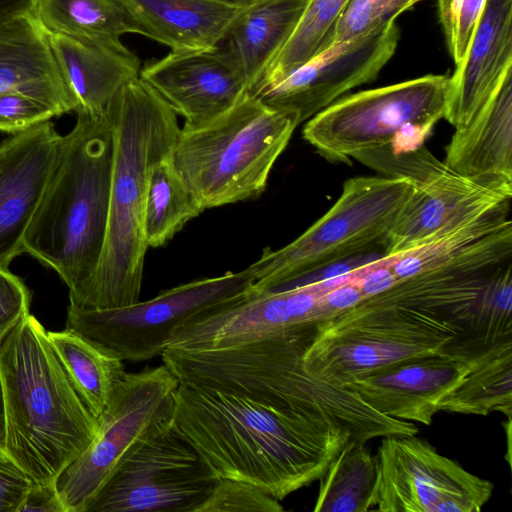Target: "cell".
Segmentation results:
<instances>
[{
	"mask_svg": "<svg viewBox=\"0 0 512 512\" xmlns=\"http://www.w3.org/2000/svg\"><path fill=\"white\" fill-rule=\"evenodd\" d=\"M172 426L219 478L248 482L278 501L319 480L350 439L327 420L181 384Z\"/></svg>",
	"mask_w": 512,
	"mask_h": 512,
	"instance_id": "1",
	"label": "cell"
},
{
	"mask_svg": "<svg viewBox=\"0 0 512 512\" xmlns=\"http://www.w3.org/2000/svg\"><path fill=\"white\" fill-rule=\"evenodd\" d=\"M512 73V0H486L461 62L449 76L444 118L467 126Z\"/></svg>",
	"mask_w": 512,
	"mask_h": 512,
	"instance_id": "18",
	"label": "cell"
},
{
	"mask_svg": "<svg viewBox=\"0 0 512 512\" xmlns=\"http://www.w3.org/2000/svg\"><path fill=\"white\" fill-rule=\"evenodd\" d=\"M510 203L387 257L398 280L439 270L481 272L511 260Z\"/></svg>",
	"mask_w": 512,
	"mask_h": 512,
	"instance_id": "19",
	"label": "cell"
},
{
	"mask_svg": "<svg viewBox=\"0 0 512 512\" xmlns=\"http://www.w3.org/2000/svg\"><path fill=\"white\" fill-rule=\"evenodd\" d=\"M113 131V166L105 244L79 304L105 310L139 301L145 254L144 214L152 167L170 154L177 114L140 77L124 85L106 109Z\"/></svg>",
	"mask_w": 512,
	"mask_h": 512,
	"instance_id": "2",
	"label": "cell"
},
{
	"mask_svg": "<svg viewBox=\"0 0 512 512\" xmlns=\"http://www.w3.org/2000/svg\"><path fill=\"white\" fill-rule=\"evenodd\" d=\"M363 300L364 297L352 275L346 282L321 295L318 309L320 321L351 309Z\"/></svg>",
	"mask_w": 512,
	"mask_h": 512,
	"instance_id": "39",
	"label": "cell"
},
{
	"mask_svg": "<svg viewBox=\"0 0 512 512\" xmlns=\"http://www.w3.org/2000/svg\"><path fill=\"white\" fill-rule=\"evenodd\" d=\"M254 282L244 269L178 285L125 307L81 310L69 306L66 329L123 361L142 362L161 355L182 326L243 299Z\"/></svg>",
	"mask_w": 512,
	"mask_h": 512,
	"instance_id": "9",
	"label": "cell"
},
{
	"mask_svg": "<svg viewBox=\"0 0 512 512\" xmlns=\"http://www.w3.org/2000/svg\"><path fill=\"white\" fill-rule=\"evenodd\" d=\"M67 512L55 486L49 484L32 483L18 512Z\"/></svg>",
	"mask_w": 512,
	"mask_h": 512,
	"instance_id": "40",
	"label": "cell"
},
{
	"mask_svg": "<svg viewBox=\"0 0 512 512\" xmlns=\"http://www.w3.org/2000/svg\"><path fill=\"white\" fill-rule=\"evenodd\" d=\"M421 1L351 0L336 25L331 45L360 37L393 22L401 13Z\"/></svg>",
	"mask_w": 512,
	"mask_h": 512,
	"instance_id": "33",
	"label": "cell"
},
{
	"mask_svg": "<svg viewBox=\"0 0 512 512\" xmlns=\"http://www.w3.org/2000/svg\"><path fill=\"white\" fill-rule=\"evenodd\" d=\"M142 36L172 52L210 51L226 39L247 0H121Z\"/></svg>",
	"mask_w": 512,
	"mask_h": 512,
	"instance_id": "20",
	"label": "cell"
},
{
	"mask_svg": "<svg viewBox=\"0 0 512 512\" xmlns=\"http://www.w3.org/2000/svg\"><path fill=\"white\" fill-rule=\"evenodd\" d=\"M5 443H6L5 407H4L3 384H2V378H1V373H0V444L3 447H5Z\"/></svg>",
	"mask_w": 512,
	"mask_h": 512,
	"instance_id": "42",
	"label": "cell"
},
{
	"mask_svg": "<svg viewBox=\"0 0 512 512\" xmlns=\"http://www.w3.org/2000/svg\"><path fill=\"white\" fill-rule=\"evenodd\" d=\"M349 439L319 478L315 512H367L377 499L378 469L375 456Z\"/></svg>",
	"mask_w": 512,
	"mask_h": 512,
	"instance_id": "29",
	"label": "cell"
},
{
	"mask_svg": "<svg viewBox=\"0 0 512 512\" xmlns=\"http://www.w3.org/2000/svg\"><path fill=\"white\" fill-rule=\"evenodd\" d=\"M219 479L171 424L136 443L83 512H196Z\"/></svg>",
	"mask_w": 512,
	"mask_h": 512,
	"instance_id": "11",
	"label": "cell"
},
{
	"mask_svg": "<svg viewBox=\"0 0 512 512\" xmlns=\"http://www.w3.org/2000/svg\"><path fill=\"white\" fill-rule=\"evenodd\" d=\"M471 366L460 386L441 403L440 411L487 416L512 414V340L470 355Z\"/></svg>",
	"mask_w": 512,
	"mask_h": 512,
	"instance_id": "28",
	"label": "cell"
},
{
	"mask_svg": "<svg viewBox=\"0 0 512 512\" xmlns=\"http://www.w3.org/2000/svg\"><path fill=\"white\" fill-rule=\"evenodd\" d=\"M139 77L186 127L203 125L229 110L246 92L240 66L221 44L210 51L172 52L142 64Z\"/></svg>",
	"mask_w": 512,
	"mask_h": 512,
	"instance_id": "14",
	"label": "cell"
},
{
	"mask_svg": "<svg viewBox=\"0 0 512 512\" xmlns=\"http://www.w3.org/2000/svg\"><path fill=\"white\" fill-rule=\"evenodd\" d=\"M400 31L395 21L336 43L283 79L249 92L264 104L294 114L299 123L349 90L370 83L393 57Z\"/></svg>",
	"mask_w": 512,
	"mask_h": 512,
	"instance_id": "13",
	"label": "cell"
},
{
	"mask_svg": "<svg viewBox=\"0 0 512 512\" xmlns=\"http://www.w3.org/2000/svg\"><path fill=\"white\" fill-rule=\"evenodd\" d=\"M49 41L76 114H104L120 89L140 75V58L122 41L100 44L53 33Z\"/></svg>",
	"mask_w": 512,
	"mask_h": 512,
	"instance_id": "21",
	"label": "cell"
},
{
	"mask_svg": "<svg viewBox=\"0 0 512 512\" xmlns=\"http://www.w3.org/2000/svg\"><path fill=\"white\" fill-rule=\"evenodd\" d=\"M407 180L358 176L345 181L333 206L304 233L278 249H264L246 269L255 291L284 290L327 266L382 248L414 192Z\"/></svg>",
	"mask_w": 512,
	"mask_h": 512,
	"instance_id": "7",
	"label": "cell"
},
{
	"mask_svg": "<svg viewBox=\"0 0 512 512\" xmlns=\"http://www.w3.org/2000/svg\"><path fill=\"white\" fill-rule=\"evenodd\" d=\"M113 131L107 112L79 113L23 239V252L58 273L77 306L100 263L109 216Z\"/></svg>",
	"mask_w": 512,
	"mask_h": 512,
	"instance_id": "3",
	"label": "cell"
},
{
	"mask_svg": "<svg viewBox=\"0 0 512 512\" xmlns=\"http://www.w3.org/2000/svg\"><path fill=\"white\" fill-rule=\"evenodd\" d=\"M280 502L245 481L220 478L196 512H283Z\"/></svg>",
	"mask_w": 512,
	"mask_h": 512,
	"instance_id": "34",
	"label": "cell"
},
{
	"mask_svg": "<svg viewBox=\"0 0 512 512\" xmlns=\"http://www.w3.org/2000/svg\"><path fill=\"white\" fill-rule=\"evenodd\" d=\"M309 0H247L222 45L243 71L248 91L282 49Z\"/></svg>",
	"mask_w": 512,
	"mask_h": 512,
	"instance_id": "24",
	"label": "cell"
},
{
	"mask_svg": "<svg viewBox=\"0 0 512 512\" xmlns=\"http://www.w3.org/2000/svg\"><path fill=\"white\" fill-rule=\"evenodd\" d=\"M352 158L379 172L383 177L407 180L414 188L449 170L443 161L437 159L422 144L411 148H397L388 144L357 152Z\"/></svg>",
	"mask_w": 512,
	"mask_h": 512,
	"instance_id": "32",
	"label": "cell"
},
{
	"mask_svg": "<svg viewBox=\"0 0 512 512\" xmlns=\"http://www.w3.org/2000/svg\"><path fill=\"white\" fill-rule=\"evenodd\" d=\"M486 0H437L447 49L455 66L464 57L481 18Z\"/></svg>",
	"mask_w": 512,
	"mask_h": 512,
	"instance_id": "35",
	"label": "cell"
},
{
	"mask_svg": "<svg viewBox=\"0 0 512 512\" xmlns=\"http://www.w3.org/2000/svg\"><path fill=\"white\" fill-rule=\"evenodd\" d=\"M21 92L50 104L61 114L75 101L56 63L49 33L34 12L0 26V93Z\"/></svg>",
	"mask_w": 512,
	"mask_h": 512,
	"instance_id": "22",
	"label": "cell"
},
{
	"mask_svg": "<svg viewBox=\"0 0 512 512\" xmlns=\"http://www.w3.org/2000/svg\"><path fill=\"white\" fill-rule=\"evenodd\" d=\"M178 386L164 364L126 373L98 419L94 439L55 480L67 512H83L136 443L172 424Z\"/></svg>",
	"mask_w": 512,
	"mask_h": 512,
	"instance_id": "10",
	"label": "cell"
},
{
	"mask_svg": "<svg viewBox=\"0 0 512 512\" xmlns=\"http://www.w3.org/2000/svg\"><path fill=\"white\" fill-rule=\"evenodd\" d=\"M449 76L428 74L360 91L333 102L303 128L325 159L350 162L357 152L394 144L416 147L444 118Z\"/></svg>",
	"mask_w": 512,
	"mask_h": 512,
	"instance_id": "8",
	"label": "cell"
},
{
	"mask_svg": "<svg viewBox=\"0 0 512 512\" xmlns=\"http://www.w3.org/2000/svg\"><path fill=\"white\" fill-rule=\"evenodd\" d=\"M5 448L34 483L55 482L94 439L91 413L30 313L0 347Z\"/></svg>",
	"mask_w": 512,
	"mask_h": 512,
	"instance_id": "4",
	"label": "cell"
},
{
	"mask_svg": "<svg viewBox=\"0 0 512 512\" xmlns=\"http://www.w3.org/2000/svg\"><path fill=\"white\" fill-rule=\"evenodd\" d=\"M375 459L378 511L479 512L493 493L491 481L416 435L382 437Z\"/></svg>",
	"mask_w": 512,
	"mask_h": 512,
	"instance_id": "12",
	"label": "cell"
},
{
	"mask_svg": "<svg viewBox=\"0 0 512 512\" xmlns=\"http://www.w3.org/2000/svg\"><path fill=\"white\" fill-rule=\"evenodd\" d=\"M62 136L50 121L0 144V268L23 253V239L56 165Z\"/></svg>",
	"mask_w": 512,
	"mask_h": 512,
	"instance_id": "16",
	"label": "cell"
},
{
	"mask_svg": "<svg viewBox=\"0 0 512 512\" xmlns=\"http://www.w3.org/2000/svg\"><path fill=\"white\" fill-rule=\"evenodd\" d=\"M204 207L176 170L171 153L151 170L144 214V235L149 247L166 245Z\"/></svg>",
	"mask_w": 512,
	"mask_h": 512,
	"instance_id": "30",
	"label": "cell"
},
{
	"mask_svg": "<svg viewBox=\"0 0 512 512\" xmlns=\"http://www.w3.org/2000/svg\"><path fill=\"white\" fill-rule=\"evenodd\" d=\"M465 330L436 314L397 305H358L316 323L302 357L309 373L347 384L413 360L449 354Z\"/></svg>",
	"mask_w": 512,
	"mask_h": 512,
	"instance_id": "6",
	"label": "cell"
},
{
	"mask_svg": "<svg viewBox=\"0 0 512 512\" xmlns=\"http://www.w3.org/2000/svg\"><path fill=\"white\" fill-rule=\"evenodd\" d=\"M33 481L0 444V512H18Z\"/></svg>",
	"mask_w": 512,
	"mask_h": 512,
	"instance_id": "38",
	"label": "cell"
},
{
	"mask_svg": "<svg viewBox=\"0 0 512 512\" xmlns=\"http://www.w3.org/2000/svg\"><path fill=\"white\" fill-rule=\"evenodd\" d=\"M83 401L98 420L126 375L123 360L75 332H47Z\"/></svg>",
	"mask_w": 512,
	"mask_h": 512,
	"instance_id": "27",
	"label": "cell"
},
{
	"mask_svg": "<svg viewBox=\"0 0 512 512\" xmlns=\"http://www.w3.org/2000/svg\"><path fill=\"white\" fill-rule=\"evenodd\" d=\"M60 113L50 104L21 92L0 93V131L15 134Z\"/></svg>",
	"mask_w": 512,
	"mask_h": 512,
	"instance_id": "36",
	"label": "cell"
},
{
	"mask_svg": "<svg viewBox=\"0 0 512 512\" xmlns=\"http://www.w3.org/2000/svg\"><path fill=\"white\" fill-rule=\"evenodd\" d=\"M350 1L309 0L293 33L249 92L283 79L329 48L336 25Z\"/></svg>",
	"mask_w": 512,
	"mask_h": 512,
	"instance_id": "31",
	"label": "cell"
},
{
	"mask_svg": "<svg viewBox=\"0 0 512 512\" xmlns=\"http://www.w3.org/2000/svg\"><path fill=\"white\" fill-rule=\"evenodd\" d=\"M30 291L9 268H0V347L9 333L29 313Z\"/></svg>",
	"mask_w": 512,
	"mask_h": 512,
	"instance_id": "37",
	"label": "cell"
},
{
	"mask_svg": "<svg viewBox=\"0 0 512 512\" xmlns=\"http://www.w3.org/2000/svg\"><path fill=\"white\" fill-rule=\"evenodd\" d=\"M443 162L462 176L512 180V73L467 126L455 129Z\"/></svg>",
	"mask_w": 512,
	"mask_h": 512,
	"instance_id": "23",
	"label": "cell"
},
{
	"mask_svg": "<svg viewBox=\"0 0 512 512\" xmlns=\"http://www.w3.org/2000/svg\"><path fill=\"white\" fill-rule=\"evenodd\" d=\"M470 366V356L437 355L387 368L345 387L387 417L428 426Z\"/></svg>",
	"mask_w": 512,
	"mask_h": 512,
	"instance_id": "17",
	"label": "cell"
},
{
	"mask_svg": "<svg viewBox=\"0 0 512 512\" xmlns=\"http://www.w3.org/2000/svg\"><path fill=\"white\" fill-rule=\"evenodd\" d=\"M512 180L462 176L451 169L417 187L402 208L385 244L398 255L511 202Z\"/></svg>",
	"mask_w": 512,
	"mask_h": 512,
	"instance_id": "15",
	"label": "cell"
},
{
	"mask_svg": "<svg viewBox=\"0 0 512 512\" xmlns=\"http://www.w3.org/2000/svg\"><path fill=\"white\" fill-rule=\"evenodd\" d=\"M34 13L48 33L114 43L142 32L121 0H37Z\"/></svg>",
	"mask_w": 512,
	"mask_h": 512,
	"instance_id": "26",
	"label": "cell"
},
{
	"mask_svg": "<svg viewBox=\"0 0 512 512\" xmlns=\"http://www.w3.org/2000/svg\"><path fill=\"white\" fill-rule=\"evenodd\" d=\"M299 124L246 92L215 119L180 128L172 162L205 210L253 199Z\"/></svg>",
	"mask_w": 512,
	"mask_h": 512,
	"instance_id": "5",
	"label": "cell"
},
{
	"mask_svg": "<svg viewBox=\"0 0 512 512\" xmlns=\"http://www.w3.org/2000/svg\"><path fill=\"white\" fill-rule=\"evenodd\" d=\"M496 268L482 272L439 270L412 276L398 280L387 291L362 302L430 312L455 322L466 334L476 302Z\"/></svg>",
	"mask_w": 512,
	"mask_h": 512,
	"instance_id": "25",
	"label": "cell"
},
{
	"mask_svg": "<svg viewBox=\"0 0 512 512\" xmlns=\"http://www.w3.org/2000/svg\"><path fill=\"white\" fill-rule=\"evenodd\" d=\"M37 0H0V26L8 20L35 10Z\"/></svg>",
	"mask_w": 512,
	"mask_h": 512,
	"instance_id": "41",
	"label": "cell"
}]
</instances>
